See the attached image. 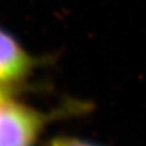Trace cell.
Wrapping results in <instances>:
<instances>
[{
    "label": "cell",
    "mask_w": 146,
    "mask_h": 146,
    "mask_svg": "<svg viewBox=\"0 0 146 146\" xmlns=\"http://www.w3.org/2000/svg\"><path fill=\"white\" fill-rule=\"evenodd\" d=\"M87 109V104L68 100L57 109L42 111L10 96L0 102V146H36L50 124Z\"/></svg>",
    "instance_id": "obj_1"
},
{
    "label": "cell",
    "mask_w": 146,
    "mask_h": 146,
    "mask_svg": "<svg viewBox=\"0 0 146 146\" xmlns=\"http://www.w3.org/2000/svg\"><path fill=\"white\" fill-rule=\"evenodd\" d=\"M40 64L39 58L25 50L11 33L0 27V86L17 92Z\"/></svg>",
    "instance_id": "obj_2"
},
{
    "label": "cell",
    "mask_w": 146,
    "mask_h": 146,
    "mask_svg": "<svg viewBox=\"0 0 146 146\" xmlns=\"http://www.w3.org/2000/svg\"><path fill=\"white\" fill-rule=\"evenodd\" d=\"M45 146H100L86 140L72 136H56L49 140Z\"/></svg>",
    "instance_id": "obj_3"
},
{
    "label": "cell",
    "mask_w": 146,
    "mask_h": 146,
    "mask_svg": "<svg viewBox=\"0 0 146 146\" xmlns=\"http://www.w3.org/2000/svg\"><path fill=\"white\" fill-rule=\"evenodd\" d=\"M16 92L12 90H9L7 88H4V87L0 86V102L6 100V98H10V96H14Z\"/></svg>",
    "instance_id": "obj_4"
}]
</instances>
